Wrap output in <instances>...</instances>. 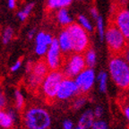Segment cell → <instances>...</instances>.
<instances>
[{
  "label": "cell",
  "mask_w": 129,
  "mask_h": 129,
  "mask_svg": "<svg viewBox=\"0 0 129 129\" xmlns=\"http://www.w3.org/2000/svg\"><path fill=\"white\" fill-rule=\"evenodd\" d=\"M48 45H45V44H36L35 52L39 56H44L45 54H47V52L48 50Z\"/></svg>",
  "instance_id": "cell-25"
},
{
  "label": "cell",
  "mask_w": 129,
  "mask_h": 129,
  "mask_svg": "<svg viewBox=\"0 0 129 129\" xmlns=\"http://www.w3.org/2000/svg\"><path fill=\"white\" fill-rule=\"evenodd\" d=\"M74 129H83L82 127H80V126H77V127H75V128H74Z\"/></svg>",
  "instance_id": "cell-37"
},
{
  "label": "cell",
  "mask_w": 129,
  "mask_h": 129,
  "mask_svg": "<svg viewBox=\"0 0 129 129\" xmlns=\"http://www.w3.org/2000/svg\"><path fill=\"white\" fill-rule=\"evenodd\" d=\"M75 83L79 89V94L85 96L90 92L94 83V72L91 68H86L75 77Z\"/></svg>",
  "instance_id": "cell-10"
},
{
  "label": "cell",
  "mask_w": 129,
  "mask_h": 129,
  "mask_svg": "<svg viewBox=\"0 0 129 129\" xmlns=\"http://www.w3.org/2000/svg\"><path fill=\"white\" fill-rule=\"evenodd\" d=\"M64 78V76L61 70L49 71V73L47 75L40 88H41L43 96L48 102H51L55 99H56V94L58 91L59 86Z\"/></svg>",
  "instance_id": "cell-6"
},
{
  "label": "cell",
  "mask_w": 129,
  "mask_h": 129,
  "mask_svg": "<svg viewBox=\"0 0 129 129\" xmlns=\"http://www.w3.org/2000/svg\"><path fill=\"white\" fill-rule=\"evenodd\" d=\"M73 126H74V125H73V122L70 120H64V123H63V128L64 129H73Z\"/></svg>",
  "instance_id": "cell-30"
},
{
  "label": "cell",
  "mask_w": 129,
  "mask_h": 129,
  "mask_svg": "<svg viewBox=\"0 0 129 129\" xmlns=\"http://www.w3.org/2000/svg\"><path fill=\"white\" fill-rule=\"evenodd\" d=\"M56 20L60 25L62 26L67 27L68 25H70L71 23H73L72 18L68 14V12L66 8H62V9H59L57 14H56Z\"/></svg>",
  "instance_id": "cell-15"
},
{
  "label": "cell",
  "mask_w": 129,
  "mask_h": 129,
  "mask_svg": "<svg viewBox=\"0 0 129 129\" xmlns=\"http://www.w3.org/2000/svg\"><path fill=\"white\" fill-rule=\"evenodd\" d=\"M78 21H79V22L81 23V26H83L85 30H90V31H91V30H92V28H91V23L89 22V21L87 20V18L85 17V16L79 15L78 16Z\"/></svg>",
  "instance_id": "cell-24"
},
{
  "label": "cell",
  "mask_w": 129,
  "mask_h": 129,
  "mask_svg": "<svg viewBox=\"0 0 129 129\" xmlns=\"http://www.w3.org/2000/svg\"><path fill=\"white\" fill-rule=\"evenodd\" d=\"M87 68L86 62L83 54H70L66 56L63 61L61 72L63 73L64 78L76 77L81 73Z\"/></svg>",
  "instance_id": "cell-5"
},
{
  "label": "cell",
  "mask_w": 129,
  "mask_h": 129,
  "mask_svg": "<svg viewBox=\"0 0 129 129\" xmlns=\"http://www.w3.org/2000/svg\"><path fill=\"white\" fill-rule=\"evenodd\" d=\"M15 2L16 0H8V6L10 9H14L15 7Z\"/></svg>",
  "instance_id": "cell-35"
},
{
  "label": "cell",
  "mask_w": 129,
  "mask_h": 129,
  "mask_svg": "<svg viewBox=\"0 0 129 129\" xmlns=\"http://www.w3.org/2000/svg\"><path fill=\"white\" fill-rule=\"evenodd\" d=\"M14 100H15V109L17 110L21 111L24 107V97L22 95V91H19V90H15L14 91Z\"/></svg>",
  "instance_id": "cell-19"
},
{
  "label": "cell",
  "mask_w": 129,
  "mask_h": 129,
  "mask_svg": "<svg viewBox=\"0 0 129 129\" xmlns=\"http://www.w3.org/2000/svg\"><path fill=\"white\" fill-rule=\"evenodd\" d=\"M94 112H92V110L85 111L79 120L78 126L82 127L83 129L91 128L94 123Z\"/></svg>",
  "instance_id": "cell-13"
},
{
  "label": "cell",
  "mask_w": 129,
  "mask_h": 129,
  "mask_svg": "<svg viewBox=\"0 0 129 129\" xmlns=\"http://www.w3.org/2000/svg\"><path fill=\"white\" fill-rule=\"evenodd\" d=\"M14 36V30H13L11 27H7V28L5 29L4 32H3L2 35V40L4 44H7V43L10 42V40L13 39Z\"/></svg>",
  "instance_id": "cell-21"
},
{
  "label": "cell",
  "mask_w": 129,
  "mask_h": 129,
  "mask_svg": "<svg viewBox=\"0 0 129 129\" xmlns=\"http://www.w3.org/2000/svg\"><path fill=\"white\" fill-rule=\"evenodd\" d=\"M73 0H48L47 6L49 10L54 9H62L70 6Z\"/></svg>",
  "instance_id": "cell-16"
},
{
  "label": "cell",
  "mask_w": 129,
  "mask_h": 129,
  "mask_svg": "<svg viewBox=\"0 0 129 129\" xmlns=\"http://www.w3.org/2000/svg\"><path fill=\"white\" fill-rule=\"evenodd\" d=\"M109 73L113 82L118 88L129 91V64L122 56H110Z\"/></svg>",
  "instance_id": "cell-2"
},
{
  "label": "cell",
  "mask_w": 129,
  "mask_h": 129,
  "mask_svg": "<svg viewBox=\"0 0 129 129\" xmlns=\"http://www.w3.org/2000/svg\"><path fill=\"white\" fill-rule=\"evenodd\" d=\"M6 106V97L3 91L0 90V109H4Z\"/></svg>",
  "instance_id": "cell-28"
},
{
  "label": "cell",
  "mask_w": 129,
  "mask_h": 129,
  "mask_svg": "<svg viewBox=\"0 0 129 129\" xmlns=\"http://www.w3.org/2000/svg\"><path fill=\"white\" fill-rule=\"evenodd\" d=\"M106 40L110 56H122L125 48L128 47L126 39L114 22H109L106 31Z\"/></svg>",
  "instance_id": "cell-3"
},
{
  "label": "cell",
  "mask_w": 129,
  "mask_h": 129,
  "mask_svg": "<svg viewBox=\"0 0 129 129\" xmlns=\"http://www.w3.org/2000/svg\"><path fill=\"white\" fill-rule=\"evenodd\" d=\"M23 125L26 129H48L51 117L44 108L32 106L24 111Z\"/></svg>",
  "instance_id": "cell-1"
},
{
  "label": "cell",
  "mask_w": 129,
  "mask_h": 129,
  "mask_svg": "<svg viewBox=\"0 0 129 129\" xmlns=\"http://www.w3.org/2000/svg\"><path fill=\"white\" fill-rule=\"evenodd\" d=\"M35 35V30L34 29H32V30H30V31L28 32V38L30 39V40H31L33 37H34Z\"/></svg>",
  "instance_id": "cell-36"
},
{
  "label": "cell",
  "mask_w": 129,
  "mask_h": 129,
  "mask_svg": "<svg viewBox=\"0 0 129 129\" xmlns=\"http://www.w3.org/2000/svg\"><path fill=\"white\" fill-rule=\"evenodd\" d=\"M97 22H98V30H99L100 37H101V40H103V36H104V31H103V22L102 18L99 17L97 19Z\"/></svg>",
  "instance_id": "cell-26"
},
{
  "label": "cell",
  "mask_w": 129,
  "mask_h": 129,
  "mask_svg": "<svg viewBox=\"0 0 129 129\" xmlns=\"http://www.w3.org/2000/svg\"><path fill=\"white\" fill-rule=\"evenodd\" d=\"M71 40L73 52L76 54H84L91 48L90 39L85 29L80 24L73 22L66 27Z\"/></svg>",
  "instance_id": "cell-4"
},
{
  "label": "cell",
  "mask_w": 129,
  "mask_h": 129,
  "mask_svg": "<svg viewBox=\"0 0 129 129\" xmlns=\"http://www.w3.org/2000/svg\"><path fill=\"white\" fill-rule=\"evenodd\" d=\"M86 102V97L83 96V95H79L78 98L74 101L73 102V109H79L83 107V105Z\"/></svg>",
  "instance_id": "cell-22"
},
{
  "label": "cell",
  "mask_w": 129,
  "mask_h": 129,
  "mask_svg": "<svg viewBox=\"0 0 129 129\" xmlns=\"http://www.w3.org/2000/svg\"><path fill=\"white\" fill-rule=\"evenodd\" d=\"M22 59H19L18 61H16L12 67H11V71H12V72H16V71H18L19 69L21 68V67H22Z\"/></svg>",
  "instance_id": "cell-29"
},
{
  "label": "cell",
  "mask_w": 129,
  "mask_h": 129,
  "mask_svg": "<svg viewBox=\"0 0 129 129\" xmlns=\"http://www.w3.org/2000/svg\"><path fill=\"white\" fill-rule=\"evenodd\" d=\"M128 46H129V45H128Z\"/></svg>",
  "instance_id": "cell-38"
},
{
  "label": "cell",
  "mask_w": 129,
  "mask_h": 129,
  "mask_svg": "<svg viewBox=\"0 0 129 129\" xmlns=\"http://www.w3.org/2000/svg\"><path fill=\"white\" fill-rule=\"evenodd\" d=\"M122 57L125 60V62L129 64V46L125 48V50L124 51L123 55H122Z\"/></svg>",
  "instance_id": "cell-31"
},
{
  "label": "cell",
  "mask_w": 129,
  "mask_h": 129,
  "mask_svg": "<svg viewBox=\"0 0 129 129\" xmlns=\"http://www.w3.org/2000/svg\"><path fill=\"white\" fill-rule=\"evenodd\" d=\"M14 119L10 115L8 111L0 109V128L11 129L14 125Z\"/></svg>",
  "instance_id": "cell-14"
},
{
  "label": "cell",
  "mask_w": 129,
  "mask_h": 129,
  "mask_svg": "<svg viewBox=\"0 0 129 129\" xmlns=\"http://www.w3.org/2000/svg\"><path fill=\"white\" fill-rule=\"evenodd\" d=\"M54 38H52L51 34L47 33L45 31H40L36 36V44H45L50 46Z\"/></svg>",
  "instance_id": "cell-17"
},
{
  "label": "cell",
  "mask_w": 129,
  "mask_h": 129,
  "mask_svg": "<svg viewBox=\"0 0 129 129\" xmlns=\"http://www.w3.org/2000/svg\"><path fill=\"white\" fill-rule=\"evenodd\" d=\"M99 81H100V90L102 92H105L107 90V75L106 73L101 72L99 75Z\"/></svg>",
  "instance_id": "cell-23"
},
{
  "label": "cell",
  "mask_w": 129,
  "mask_h": 129,
  "mask_svg": "<svg viewBox=\"0 0 129 129\" xmlns=\"http://www.w3.org/2000/svg\"><path fill=\"white\" fill-rule=\"evenodd\" d=\"M92 129H108V125L103 121H96L93 123Z\"/></svg>",
  "instance_id": "cell-27"
},
{
  "label": "cell",
  "mask_w": 129,
  "mask_h": 129,
  "mask_svg": "<svg viewBox=\"0 0 129 129\" xmlns=\"http://www.w3.org/2000/svg\"><path fill=\"white\" fill-rule=\"evenodd\" d=\"M91 14H92V16L94 17V18H96V19H98L100 17L99 16V14H98V11H97V9H96V7H91Z\"/></svg>",
  "instance_id": "cell-33"
},
{
  "label": "cell",
  "mask_w": 129,
  "mask_h": 129,
  "mask_svg": "<svg viewBox=\"0 0 129 129\" xmlns=\"http://www.w3.org/2000/svg\"><path fill=\"white\" fill-rule=\"evenodd\" d=\"M58 43L59 47H60L61 52L64 55H70V52H72V44H71V40L67 30H66V28L60 32L58 37Z\"/></svg>",
  "instance_id": "cell-12"
},
{
  "label": "cell",
  "mask_w": 129,
  "mask_h": 129,
  "mask_svg": "<svg viewBox=\"0 0 129 129\" xmlns=\"http://www.w3.org/2000/svg\"><path fill=\"white\" fill-rule=\"evenodd\" d=\"M61 53L62 52H61L60 47H59L58 40L56 38H54L46 54V58H45L47 66L50 71L61 70L63 61H64V57H62Z\"/></svg>",
  "instance_id": "cell-9"
},
{
  "label": "cell",
  "mask_w": 129,
  "mask_h": 129,
  "mask_svg": "<svg viewBox=\"0 0 129 129\" xmlns=\"http://www.w3.org/2000/svg\"><path fill=\"white\" fill-rule=\"evenodd\" d=\"M83 56H84L87 67L88 68H92L95 66V64H96V54H95V51L93 50V48L91 47L84 53Z\"/></svg>",
  "instance_id": "cell-18"
},
{
  "label": "cell",
  "mask_w": 129,
  "mask_h": 129,
  "mask_svg": "<svg viewBox=\"0 0 129 129\" xmlns=\"http://www.w3.org/2000/svg\"><path fill=\"white\" fill-rule=\"evenodd\" d=\"M124 113H125V116L127 118V120L129 121V104L125 106V108H124Z\"/></svg>",
  "instance_id": "cell-34"
},
{
  "label": "cell",
  "mask_w": 129,
  "mask_h": 129,
  "mask_svg": "<svg viewBox=\"0 0 129 129\" xmlns=\"http://www.w3.org/2000/svg\"><path fill=\"white\" fill-rule=\"evenodd\" d=\"M28 72V86L32 90H36L41 86L43 81L46 78L47 75L49 73L48 66L45 60H40L35 64L27 67Z\"/></svg>",
  "instance_id": "cell-7"
},
{
  "label": "cell",
  "mask_w": 129,
  "mask_h": 129,
  "mask_svg": "<svg viewBox=\"0 0 129 129\" xmlns=\"http://www.w3.org/2000/svg\"><path fill=\"white\" fill-rule=\"evenodd\" d=\"M109 22L117 25L125 39H129V10L125 6L115 4L111 12Z\"/></svg>",
  "instance_id": "cell-8"
},
{
  "label": "cell",
  "mask_w": 129,
  "mask_h": 129,
  "mask_svg": "<svg viewBox=\"0 0 129 129\" xmlns=\"http://www.w3.org/2000/svg\"><path fill=\"white\" fill-rule=\"evenodd\" d=\"M101 115H102V109H101V107H97L96 109H95L94 116L97 117H100Z\"/></svg>",
  "instance_id": "cell-32"
},
{
  "label": "cell",
  "mask_w": 129,
  "mask_h": 129,
  "mask_svg": "<svg viewBox=\"0 0 129 129\" xmlns=\"http://www.w3.org/2000/svg\"><path fill=\"white\" fill-rule=\"evenodd\" d=\"M33 6H34V4L30 3V4L27 5L22 11H19L18 14H17V16H18L19 20L22 21V22L26 20V19L28 18V16L30 15V14L31 13L32 9H33Z\"/></svg>",
  "instance_id": "cell-20"
},
{
  "label": "cell",
  "mask_w": 129,
  "mask_h": 129,
  "mask_svg": "<svg viewBox=\"0 0 129 129\" xmlns=\"http://www.w3.org/2000/svg\"><path fill=\"white\" fill-rule=\"evenodd\" d=\"M78 94L79 89L75 81L71 78H64L59 86L58 91L56 94V99L58 101H67Z\"/></svg>",
  "instance_id": "cell-11"
}]
</instances>
